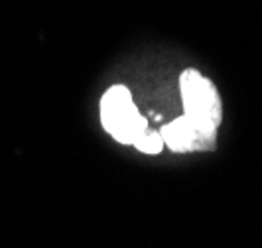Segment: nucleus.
Listing matches in <instances>:
<instances>
[{
  "label": "nucleus",
  "mask_w": 262,
  "mask_h": 248,
  "mask_svg": "<svg viewBox=\"0 0 262 248\" xmlns=\"http://www.w3.org/2000/svg\"><path fill=\"white\" fill-rule=\"evenodd\" d=\"M134 148H136L138 152H142V154H160L162 148H164V140H162V136H160V130L148 128V130L136 140Z\"/></svg>",
  "instance_id": "20e7f679"
},
{
  "label": "nucleus",
  "mask_w": 262,
  "mask_h": 248,
  "mask_svg": "<svg viewBox=\"0 0 262 248\" xmlns=\"http://www.w3.org/2000/svg\"><path fill=\"white\" fill-rule=\"evenodd\" d=\"M101 122L117 142L134 146L148 130V120L132 101V93L124 85H113L101 97Z\"/></svg>",
  "instance_id": "f257e3e1"
},
{
  "label": "nucleus",
  "mask_w": 262,
  "mask_h": 248,
  "mask_svg": "<svg viewBox=\"0 0 262 248\" xmlns=\"http://www.w3.org/2000/svg\"><path fill=\"white\" fill-rule=\"evenodd\" d=\"M164 146L171 152H211L217 148V128L182 115L160 128Z\"/></svg>",
  "instance_id": "7ed1b4c3"
},
{
  "label": "nucleus",
  "mask_w": 262,
  "mask_h": 248,
  "mask_svg": "<svg viewBox=\"0 0 262 248\" xmlns=\"http://www.w3.org/2000/svg\"><path fill=\"white\" fill-rule=\"evenodd\" d=\"M180 91L184 115L219 128L223 118V105L217 87L197 69H185L180 75Z\"/></svg>",
  "instance_id": "f03ea898"
}]
</instances>
